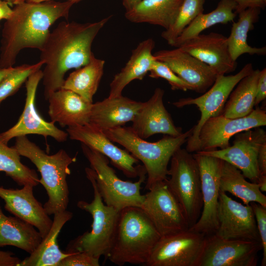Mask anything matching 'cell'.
Here are the masks:
<instances>
[{
  "mask_svg": "<svg viewBox=\"0 0 266 266\" xmlns=\"http://www.w3.org/2000/svg\"><path fill=\"white\" fill-rule=\"evenodd\" d=\"M111 17L93 23L62 21L50 32L40 56V61L45 64L42 79L46 100L62 88L68 70L89 62L93 42Z\"/></svg>",
  "mask_w": 266,
  "mask_h": 266,
  "instance_id": "cell-1",
  "label": "cell"
},
{
  "mask_svg": "<svg viewBox=\"0 0 266 266\" xmlns=\"http://www.w3.org/2000/svg\"><path fill=\"white\" fill-rule=\"evenodd\" d=\"M73 2L25 1L16 5L5 20L2 30L0 67L13 66L20 51L26 48H43L49 28L58 19H67Z\"/></svg>",
  "mask_w": 266,
  "mask_h": 266,
  "instance_id": "cell-2",
  "label": "cell"
},
{
  "mask_svg": "<svg viewBox=\"0 0 266 266\" xmlns=\"http://www.w3.org/2000/svg\"><path fill=\"white\" fill-rule=\"evenodd\" d=\"M161 237L140 207H125L119 212L114 241L107 259L120 266L145 265Z\"/></svg>",
  "mask_w": 266,
  "mask_h": 266,
  "instance_id": "cell-3",
  "label": "cell"
},
{
  "mask_svg": "<svg viewBox=\"0 0 266 266\" xmlns=\"http://www.w3.org/2000/svg\"><path fill=\"white\" fill-rule=\"evenodd\" d=\"M20 156L28 158L40 173L39 183L48 197L43 205L48 215L66 210L69 202V189L66 181L70 174L69 166L76 161L64 149L49 155L41 150L26 135L16 137L13 146Z\"/></svg>",
  "mask_w": 266,
  "mask_h": 266,
  "instance_id": "cell-4",
  "label": "cell"
},
{
  "mask_svg": "<svg viewBox=\"0 0 266 266\" xmlns=\"http://www.w3.org/2000/svg\"><path fill=\"white\" fill-rule=\"evenodd\" d=\"M113 142L125 148L143 164L147 175L145 189L166 180L168 165L178 149L187 142L192 128L177 136L166 135L160 140L150 142L139 137L131 127H119L103 132Z\"/></svg>",
  "mask_w": 266,
  "mask_h": 266,
  "instance_id": "cell-5",
  "label": "cell"
},
{
  "mask_svg": "<svg viewBox=\"0 0 266 266\" xmlns=\"http://www.w3.org/2000/svg\"><path fill=\"white\" fill-rule=\"evenodd\" d=\"M85 171L93 188L94 199L91 202L80 200L77 206L91 215L92 229L90 232H86L69 241L65 252H83L98 259L104 256L107 260L114 241L120 211L104 204L92 169L86 167Z\"/></svg>",
  "mask_w": 266,
  "mask_h": 266,
  "instance_id": "cell-6",
  "label": "cell"
},
{
  "mask_svg": "<svg viewBox=\"0 0 266 266\" xmlns=\"http://www.w3.org/2000/svg\"><path fill=\"white\" fill-rule=\"evenodd\" d=\"M83 154L89 161L97 186L106 205L120 211L128 206L140 207L144 195L141 194V185L146 179V171L142 166L135 182L119 178L109 165L107 157L81 143Z\"/></svg>",
  "mask_w": 266,
  "mask_h": 266,
  "instance_id": "cell-7",
  "label": "cell"
},
{
  "mask_svg": "<svg viewBox=\"0 0 266 266\" xmlns=\"http://www.w3.org/2000/svg\"><path fill=\"white\" fill-rule=\"evenodd\" d=\"M166 182L179 202L190 228L199 219L202 209L199 168L193 154L180 148L172 155Z\"/></svg>",
  "mask_w": 266,
  "mask_h": 266,
  "instance_id": "cell-8",
  "label": "cell"
},
{
  "mask_svg": "<svg viewBox=\"0 0 266 266\" xmlns=\"http://www.w3.org/2000/svg\"><path fill=\"white\" fill-rule=\"evenodd\" d=\"M253 70L252 64L248 63L235 74L217 76L211 87L201 96L195 98H182L172 103L178 108L195 105L200 112V119L192 128V133L187 141L186 149L189 152L198 151L199 134L203 124L210 117L222 114L232 91L241 79Z\"/></svg>",
  "mask_w": 266,
  "mask_h": 266,
  "instance_id": "cell-9",
  "label": "cell"
},
{
  "mask_svg": "<svg viewBox=\"0 0 266 266\" xmlns=\"http://www.w3.org/2000/svg\"><path fill=\"white\" fill-rule=\"evenodd\" d=\"M205 235L189 229L162 236L147 260V266H198Z\"/></svg>",
  "mask_w": 266,
  "mask_h": 266,
  "instance_id": "cell-10",
  "label": "cell"
},
{
  "mask_svg": "<svg viewBox=\"0 0 266 266\" xmlns=\"http://www.w3.org/2000/svg\"><path fill=\"white\" fill-rule=\"evenodd\" d=\"M162 236L188 230L182 208L166 180L155 183L144 195L140 207Z\"/></svg>",
  "mask_w": 266,
  "mask_h": 266,
  "instance_id": "cell-11",
  "label": "cell"
},
{
  "mask_svg": "<svg viewBox=\"0 0 266 266\" xmlns=\"http://www.w3.org/2000/svg\"><path fill=\"white\" fill-rule=\"evenodd\" d=\"M193 155L199 168L203 205L199 219L189 230L208 235L214 233L218 226L219 184L223 161L198 152Z\"/></svg>",
  "mask_w": 266,
  "mask_h": 266,
  "instance_id": "cell-12",
  "label": "cell"
},
{
  "mask_svg": "<svg viewBox=\"0 0 266 266\" xmlns=\"http://www.w3.org/2000/svg\"><path fill=\"white\" fill-rule=\"evenodd\" d=\"M253 129L235 134L233 145L225 148L196 152L219 158L232 165L251 182L259 184L261 177L258 155L261 146L266 142V132L260 127Z\"/></svg>",
  "mask_w": 266,
  "mask_h": 266,
  "instance_id": "cell-13",
  "label": "cell"
},
{
  "mask_svg": "<svg viewBox=\"0 0 266 266\" xmlns=\"http://www.w3.org/2000/svg\"><path fill=\"white\" fill-rule=\"evenodd\" d=\"M260 242L205 235L198 266H256Z\"/></svg>",
  "mask_w": 266,
  "mask_h": 266,
  "instance_id": "cell-14",
  "label": "cell"
},
{
  "mask_svg": "<svg viewBox=\"0 0 266 266\" xmlns=\"http://www.w3.org/2000/svg\"><path fill=\"white\" fill-rule=\"evenodd\" d=\"M266 125V111L259 107L241 118H229L222 114L210 117L199 132L198 151L225 148L230 145L231 138L237 133Z\"/></svg>",
  "mask_w": 266,
  "mask_h": 266,
  "instance_id": "cell-15",
  "label": "cell"
},
{
  "mask_svg": "<svg viewBox=\"0 0 266 266\" xmlns=\"http://www.w3.org/2000/svg\"><path fill=\"white\" fill-rule=\"evenodd\" d=\"M43 78L40 69L32 73L25 82L26 98L24 110L18 122L6 131L0 133V140L7 144L14 137L29 134L49 136L58 142L66 141L68 133L58 129L53 122L44 120L37 112L35 100L38 85Z\"/></svg>",
  "mask_w": 266,
  "mask_h": 266,
  "instance_id": "cell-16",
  "label": "cell"
},
{
  "mask_svg": "<svg viewBox=\"0 0 266 266\" xmlns=\"http://www.w3.org/2000/svg\"><path fill=\"white\" fill-rule=\"evenodd\" d=\"M218 221V226L214 234L219 237L261 242L251 205L237 202L225 192H220L219 194Z\"/></svg>",
  "mask_w": 266,
  "mask_h": 266,
  "instance_id": "cell-17",
  "label": "cell"
},
{
  "mask_svg": "<svg viewBox=\"0 0 266 266\" xmlns=\"http://www.w3.org/2000/svg\"><path fill=\"white\" fill-rule=\"evenodd\" d=\"M66 131L71 139L79 141L109 158L111 164L127 177H138L142 166H135L139 161L127 150L114 145L103 131L90 124L68 127Z\"/></svg>",
  "mask_w": 266,
  "mask_h": 266,
  "instance_id": "cell-18",
  "label": "cell"
},
{
  "mask_svg": "<svg viewBox=\"0 0 266 266\" xmlns=\"http://www.w3.org/2000/svg\"><path fill=\"white\" fill-rule=\"evenodd\" d=\"M155 59L166 65L189 84L193 91L203 94L214 83L217 75L206 64L180 48L162 50L153 54Z\"/></svg>",
  "mask_w": 266,
  "mask_h": 266,
  "instance_id": "cell-19",
  "label": "cell"
},
{
  "mask_svg": "<svg viewBox=\"0 0 266 266\" xmlns=\"http://www.w3.org/2000/svg\"><path fill=\"white\" fill-rule=\"evenodd\" d=\"M178 47L207 65L217 76L234 71L237 66L230 54L227 37L221 33H200Z\"/></svg>",
  "mask_w": 266,
  "mask_h": 266,
  "instance_id": "cell-20",
  "label": "cell"
},
{
  "mask_svg": "<svg viewBox=\"0 0 266 266\" xmlns=\"http://www.w3.org/2000/svg\"><path fill=\"white\" fill-rule=\"evenodd\" d=\"M164 90L157 88L132 121L131 128L139 137L145 139L159 133L177 136L182 129L176 127L163 102Z\"/></svg>",
  "mask_w": 266,
  "mask_h": 266,
  "instance_id": "cell-21",
  "label": "cell"
},
{
  "mask_svg": "<svg viewBox=\"0 0 266 266\" xmlns=\"http://www.w3.org/2000/svg\"><path fill=\"white\" fill-rule=\"evenodd\" d=\"M31 185L21 189H7L0 186V198L4 200V209L14 216L33 226L43 239L49 232L53 220L43 206L34 197Z\"/></svg>",
  "mask_w": 266,
  "mask_h": 266,
  "instance_id": "cell-22",
  "label": "cell"
},
{
  "mask_svg": "<svg viewBox=\"0 0 266 266\" xmlns=\"http://www.w3.org/2000/svg\"><path fill=\"white\" fill-rule=\"evenodd\" d=\"M143 103L122 95L107 97L93 103L89 124L103 132L122 127L134 120Z\"/></svg>",
  "mask_w": 266,
  "mask_h": 266,
  "instance_id": "cell-23",
  "label": "cell"
},
{
  "mask_svg": "<svg viewBox=\"0 0 266 266\" xmlns=\"http://www.w3.org/2000/svg\"><path fill=\"white\" fill-rule=\"evenodd\" d=\"M48 114L51 121L62 127L83 126L89 123L93 103L76 93L61 88L48 99Z\"/></svg>",
  "mask_w": 266,
  "mask_h": 266,
  "instance_id": "cell-24",
  "label": "cell"
},
{
  "mask_svg": "<svg viewBox=\"0 0 266 266\" xmlns=\"http://www.w3.org/2000/svg\"><path fill=\"white\" fill-rule=\"evenodd\" d=\"M155 42L152 38L140 42L132 50V55L120 72L110 84L109 98L120 96L125 87L132 81L142 80L149 72L155 59L152 53Z\"/></svg>",
  "mask_w": 266,
  "mask_h": 266,
  "instance_id": "cell-25",
  "label": "cell"
},
{
  "mask_svg": "<svg viewBox=\"0 0 266 266\" xmlns=\"http://www.w3.org/2000/svg\"><path fill=\"white\" fill-rule=\"evenodd\" d=\"M72 217L73 213L66 210L55 213L47 235L29 256L22 260L19 266H58L70 253L60 250L58 237L63 226Z\"/></svg>",
  "mask_w": 266,
  "mask_h": 266,
  "instance_id": "cell-26",
  "label": "cell"
},
{
  "mask_svg": "<svg viewBox=\"0 0 266 266\" xmlns=\"http://www.w3.org/2000/svg\"><path fill=\"white\" fill-rule=\"evenodd\" d=\"M183 0H142L125 18L134 23H148L168 29L174 23Z\"/></svg>",
  "mask_w": 266,
  "mask_h": 266,
  "instance_id": "cell-27",
  "label": "cell"
},
{
  "mask_svg": "<svg viewBox=\"0 0 266 266\" xmlns=\"http://www.w3.org/2000/svg\"><path fill=\"white\" fill-rule=\"evenodd\" d=\"M42 240L33 226L16 216H6L0 206V248L13 246L30 254Z\"/></svg>",
  "mask_w": 266,
  "mask_h": 266,
  "instance_id": "cell-28",
  "label": "cell"
},
{
  "mask_svg": "<svg viewBox=\"0 0 266 266\" xmlns=\"http://www.w3.org/2000/svg\"><path fill=\"white\" fill-rule=\"evenodd\" d=\"M261 10L258 7L247 8L238 13L237 22L233 21L231 33L227 37V42L230 54L233 61H236L244 54L266 55V46L254 47L247 42L248 32L254 29V24L259 20Z\"/></svg>",
  "mask_w": 266,
  "mask_h": 266,
  "instance_id": "cell-29",
  "label": "cell"
},
{
  "mask_svg": "<svg viewBox=\"0 0 266 266\" xmlns=\"http://www.w3.org/2000/svg\"><path fill=\"white\" fill-rule=\"evenodd\" d=\"M240 170L223 161L220 179V192H229L241 199L244 204L252 202L266 207V196L260 189V184L247 181Z\"/></svg>",
  "mask_w": 266,
  "mask_h": 266,
  "instance_id": "cell-30",
  "label": "cell"
},
{
  "mask_svg": "<svg viewBox=\"0 0 266 266\" xmlns=\"http://www.w3.org/2000/svg\"><path fill=\"white\" fill-rule=\"evenodd\" d=\"M104 64L103 60L96 58L93 53L89 62L71 72L65 80L62 88L72 91L93 103L103 74Z\"/></svg>",
  "mask_w": 266,
  "mask_h": 266,
  "instance_id": "cell-31",
  "label": "cell"
},
{
  "mask_svg": "<svg viewBox=\"0 0 266 266\" xmlns=\"http://www.w3.org/2000/svg\"><path fill=\"white\" fill-rule=\"evenodd\" d=\"M260 70H253L237 84L225 105L222 115L238 118L249 114L255 106L256 89Z\"/></svg>",
  "mask_w": 266,
  "mask_h": 266,
  "instance_id": "cell-32",
  "label": "cell"
},
{
  "mask_svg": "<svg viewBox=\"0 0 266 266\" xmlns=\"http://www.w3.org/2000/svg\"><path fill=\"white\" fill-rule=\"evenodd\" d=\"M237 4L233 0H220L216 8L207 13H201L184 29L172 46L179 47L184 42L198 35L205 30L218 24H226L234 21L237 14Z\"/></svg>",
  "mask_w": 266,
  "mask_h": 266,
  "instance_id": "cell-33",
  "label": "cell"
},
{
  "mask_svg": "<svg viewBox=\"0 0 266 266\" xmlns=\"http://www.w3.org/2000/svg\"><path fill=\"white\" fill-rule=\"evenodd\" d=\"M20 155L13 147H9L0 140V171H3L19 186L35 187L39 179L34 169L23 164Z\"/></svg>",
  "mask_w": 266,
  "mask_h": 266,
  "instance_id": "cell-34",
  "label": "cell"
},
{
  "mask_svg": "<svg viewBox=\"0 0 266 266\" xmlns=\"http://www.w3.org/2000/svg\"><path fill=\"white\" fill-rule=\"evenodd\" d=\"M205 0H183L173 24L161 33L162 37L172 46L183 31L200 14L203 13Z\"/></svg>",
  "mask_w": 266,
  "mask_h": 266,
  "instance_id": "cell-35",
  "label": "cell"
},
{
  "mask_svg": "<svg viewBox=\"0 0 266 266\" xmlns=\"http://www.w3.org/2000/svg\"><path fill=\"white\" fill-rule=\"evenodd\" d=\"M43 65L44 63L40 61L35 64H24L14 67L0 82V106L4 100L19 90L32 73L40 69Z\"/></svg>",
  "mask_w": 266,
  "mask_h": 266,
  "instance_id": "cell-36",
  "label": "cell"
},
{
  "mask_svg": "<svg viewBox=\"0 0 266 266\" xmlns=\"http://www.w3.org/2000/svg\"><path fill=\"white\" fill-rule=\"evenodd\" d=\"M149 77L166 80L172 90H192L191 86L176 74L166 65L155 59L149 71Z\"/></svg>",
  "mask_w": 266,
  "mask_h": 266,
  "instance_id": "cell-37",
  "label": "cell"
},
{
  "mask_svg": "<svg viewBox=\"0 0 266 266\" xmlns=\"http://www.w3.org/2000/svg\"><path fill=\"white\" fill-rule=\"evenodd\" d=\"M256 221L257 229L261 239L263 249L262 266H266V207L261 204L252 202L250 203Z\"/></svg>",
  "mask_w": 266,
  "mask_h": 266,
  "instance_id": "cell-38",
  "label": "cell"
},
{
  "mask_svg": "<svg viewBox=\"0 0 266 266\" xmlns=\"http://www.w3.org/2000/svg\"><path fill=\"white\" fill-rule=\"evenodd\" d=\"M99 259L85 252L71 253L64 258L58 266H99Z\"/></svg>",
  "mask_w": 266,
  "mask_h": 266,
  "instance_id": "cell-39",
  "label": "cell"
},
{
  "mask_svg": "<svg viewBox=\"0 0 266 266\" xmlns=\"http://www.w3.org/2000/svg\"><path fill=\"white\" fill-rule=\"evenodd\" d=\"M266 98V68L260 70L256 89L255 106L264 100Z\"/></svg>",
  "mask_w": 266,
  "mask_h": 266,
  "instance_id": "cell-40",
  "label": "cell"
},
{
  "mask_svg": "<svg viewBox=\"0 0 266 266\" xmlns=\"http://www.w3.org/2000/svg\"><path fill=\"white\" fill-rule=\"evenodd\" d=\"M236 4L237 6L235 10L236 14H238L240 12L248 8L258 7L263 9L266 3L262 0H233Z\"/></svg>",
  "mask_w": 266,
  "mask_h": 266,
  "instance_id": "cell-41",
  "label": "cell"
},
{
  "mask_svg": "<svg viewBox=\"0 0 266 266\" xmlns=\"http://www.w3.org/2000/svg\"><path fill=\"white\" fill-rule=\"evenodd\" d=\"M11 251L0 250V266H19L22 260Z\"/></svg>",
  "mask_w": 266,
  "mask_h": 266,
  "instance_id": "cell-42",
  "label": "cell"
},
{
  "mask_svg": "<svg viewBox=\"0 0 266 266\" xmlns=\"http://www.w3.org/2000/svg\"><path fill=\"white\" fill-rule=\"evenodd\" d=\"M258 164L261 177L266 176V142L264 143L259 149Z\"/></svg>",
  "mask_w": 266,
  "mask_h": 266,
  "instance_id": "cell-43",
  "label": "cell"
},
{
  "mask_svg": "<svg viewBox=\"0 0 266 266\" xmlns=\"http://www.w3.org/2000/svg\"><path fill=\"white\" fill-rule=\"evenodd\" d=\"M6 1L0 0V21L7 19L11 14L12 9Z\"/></svg>",
  "mask_w": 266,
  "mask_h": 266,
  "instance_id": "cell-44",
  "label": "cell"
},
{
  "mask_svg": "<svg viewBox=\"0 0 266 266\" xmlns=\"http://www.w3.org/2000/svg\"><path fill=\"white\" fill-rule=\"evenodd\" d=\"M142 0H122V3L126 11H128L134 8Z\"/></svg>",
  "mask_w": 266,
  "mask_h": 266,
  "instance_id": "cell-45",
  "label": "cell"
},
{
  "mask_svg": "<svg viewBox=\"0 0 266 266\" xmlns=\"http://www.w3.org/2000/svg\"><path fill=\"white\" fill-rule=\"evenodd\" d=\"M14 67L12 66L8 68L0 67V82L9 74L14 69Z\"/></svg>",
  "mask_w": 266,
  "mask_h": 266,
  "instance_id": "cell-46",
  "label": "cell"
},
{
  "mask_svg": "<svg viewBox=\"0 0 266 266\" xmlns=\"http://www.w3.org/2000/svg\"><path fill=\"white\" fill-rule=\"evenodd\" d=\"M50 0H27L26 1L30 2L39 3L44 1H48ZM67 1H71L74 3L78 2L82 0H67Z\"/></svg>",
  "mask_w": 266,
  "mask_h": 266,
  "instance_id": "cell-47",
  "label": "cell"
},
{
  "mask_svg": "<svg viewBox=\"0 0 266 266\" xmlns=\"http://www.w3.org/2000/svg\"><path fill=\"white\" fill-rule=\"evenodd\" d=\"M27 0H10L11 5H17L25 2Z\"/></svg>",
  "mask_w": 266,
  "mask_h": 266,
  "instance_id": "cell-48",
  "label": "cell"
},
{
  "mask_svg": "<svg viewBox=\"0 0 266 266\" xmlns=\"http://www.w3.org/2000/svg\"><path fill=\"white\" fill-rule=\"evenodd\" d=\"M1 0L6 1L10 5H11V2H10V0Z\"/></svg>",
  "mask_w": 266,
  "mask_h": 266,
  "instance_id": "cell-49",
  "label": "cell"
},
{
  "mask_svg": "<svg viewBox=\"0 0 266 266\" xmlns=\"http://www.w3.org/2000/svg\"><path fill=\"white\" fill-rule=\"evenodd\" d=\"M263 0L264 2H266V0Z\"/></svg>",
  "mask_w": 266,
  "mask_h": 266,
  "instance_id": "cell-50",
  "label": "cell"
}]
</instances>
